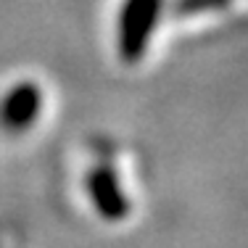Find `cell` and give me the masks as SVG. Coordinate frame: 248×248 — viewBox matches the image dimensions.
Segmentation results:
<instances>
[{"instance_id": "1", "label": "cell", "mask_w": 248, "mask_h": 248, "mask_svg": "<svg viewBox=\"0 0 248 248\" xmlns=\"http://www.w3.org/2000/svg\"><path fill=\"white\" fill-rule=\"evenodd\" d=\"M40 103V90H34L32 85H19L5 100V116L11 124L27 122V116L34 111V106Z\"/></svg>"}]
</instances>
